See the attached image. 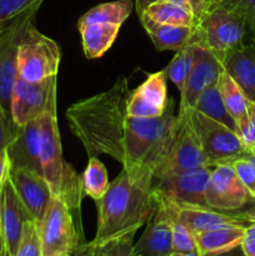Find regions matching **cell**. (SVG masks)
Listing matches in <instances>:
<instances>
[{
    "label": "cell",
    "instance_id": "8d00e7d4",
    "mask_svg": "<svg viewBox=\"0 0 255 256\" xmlns=\"http://www.w3.org/2000/svg\"><path fill=\"white\" fill-rule=\"evenodd\" d=\"M232 168L236 172L238 176L242 182V184L246 186V189L252 192V196L255 198V166L249 158H242L232 162Z\"/></svg>",
    "mask_w": 255,
    "mask_h": 256
},
{
    "label": "cell",
    "instance_id": "f6af8a7d",
    "mask_svg": "<svg viewBox=\"0 0 255 256\" xmlns=\"http://www.w3.org/2000/svg\"><path fill=\"white\" fill-rule=\"evenodd\" d=\"M0 256H12L10 252L8 250L6 245H5L4 240H2V242H0Z\"/></svg>",
    "mask_w": 255,
    "mask_h": 256
},
{
    "label": "cell",
    "instance_id": "74e56055",
    "mask_svg": "<svg viewBox=\"0 0 255 256\" xmlns=\"http://www.w3.org/2000/svg\"><path fill=\"white\" fill-rule=\"evenodd\" d=\"M18 125L12 122V118L0 105V150H5L12 142L16 132Z\"/></svg>",
    "mask_w": 255,
    "mask_h": 256
},
{
    "label": "cell",
    "instance_id": "5b68a950",
    "mask_svg": "<svg viewBox=\"0 0 255 256\" xmlns=\"http://www.w3.org/2000/svg\"><path fill=\"white\" fill-rule=\"evenodd\" d=\"M248 29L242 18L222 8L208 12L195 26L192 42L209 50L222 60L245 44Z\"/></svg>",
    "mask_w": 255,
    "mask_h": 256
},
{
    "label": "cell",
    "instance_id": "d590c367",
    "mask_svg": "<svg viewBox=\"0 0 255 256\" xmlns=\"http://www.w3.org/2000/svg\"><path fill=\"white\" fill-rule=\"evenodd\" d=\"M238 135L248 150L255 149V102H249L246 118L238 125Z\"/></svg>",
    "mask_w": 255,
    "mask_h": 256
},
{
    "label": "cell",
    "instance_id": "7bdbcfd3",
    "mask_svg": "<svg viewBox=\"0 0 255 256\" xmlns=\"http://www.w3.org/2000/svg\"><path fill=\"white\" fill-rule=\"evenodd\" d=\"M76 254H84L86 256H108L105 252H88V250H85L84 248H80L79 250H78ZM75 254V255H76Z\"/></svg>",
    "mask_w": 255,
    "mask_h": 256
},
{
    "label": "cell",
    "instance_id": "7a4b0ae2",
    "mask_svg": "<svg viewBox=\"0 0 255 256\" xmlns=\"http://www.w3.org/2000/svg\"><path fill=\"white\" fill-rule=\"evenodd\" d=\"M152 176H130L126 170L109 184L104 196L98 200V226L94 239L85 246L96 249L130 232H138L156 209V196L152 190Z\"/></svg>",
    "mask_w": 255,
    "mask_h": 256
},
{
    "label": "cell",
    "instance_id": "681fc988",
    "mask_svg": "<svg viewBox=\"0 0 255 256\" xmlns=\"http://www.w3.org/2000/svg\"><path fill=\"white\" fill-rule=\"evenodd\" d=\"M0 242H2V232H0Z\"/></svg>",
    "mask_w": 255,
    "mask_h": 256
},
{
    "label": "cell",
    "instance_id": "ab89813d",
    "mask_svg": "<svg viewBox=\"0 0 255 256\" xmlns=\"http://www.w3.org/2000/svg\"><path fill=\"white\" fill-rule=\"evenodd\" d=\"M240 248L245 256H255V224L250 225L245 229Z\"/></svg>",
    "mask_w": 255,
    "mask_h": 256
},
{
    "label": "cell",
    "instance_id": "6da1fadb",
    "mask_svg": "<svg viewBox=\"0 0 255 256\" xmlns=\"http://www.w3.org/2000/svg\"><path fill=\"white\" fill-rule=\"evenodd\" d=\"M125 76H119L109 90L72 104L65 112L72 134L89 158L109 155L124 164V135L129 94Z\"/></svg>",
    "mask_w": 255,
    "mask_h": 256
},
{
    "label": "cell",
    "instance_id": "4316f807",
    "mask_svg": "<svg viewBox=\"0 0 255 256\" xmlns=\"http://www.w3.org/2000/svg\"><path fill=\"white\" fill-rule=\"evenodd\" d=\"M195 110L200 112L202 114L206 115L210 119L225 125L229 129L238 132V125L234 118L230 115L228 109L225 108L224 102H222V94L216 85L208 88L204 92L198 99Z\"/></svg>",
    "mask_w": 255,
    "mask_h": 256
},
{
    "label": "cell",
    "instance_id": "277c9868",
    "mask_svg": "<svg viewBox=\"0 0 255 256\" xmlns=\"http://www.w3.org/2000/svg\"><path fill=\"white\" fill-rule=\"evenodd\" d=\"M56 102L58 84L52 88L46 109L40 118V160L42 174L49 184L52 196L62 200L72 210V215L82 220V202L84 198L82 176L62 158Z\"/></svg>",
    "mask_w": 255,
    "mask_h": 256
},
{
    "label": "cell",
    "instance_id": "d6986e66",
    "mask_svg": "<svg viewBox=\"0 0 255 256\" xmlns=\"http://www.w3.org/2000/svg\"><path fill=\"white\" fill-rule=\"evenodd\" d=\"M9 179L32 219L42 222L52 198L44 175L29 169H10Z\"/></svg>",
    "mask_w": 255,
    "mask_h": 256
},
{
    "label": "cell",
    "instance_id": "cb8c5ba5",
    "mask_svg": "<svg viewBox=\"0 0 255 256\" xmlns=\"http://www.w3.org/2000/svg\"><path fill=\"white\" fill-rule=\"evenodd\" d=\"M122 25L96 22L78 28L82 35V50L88 59L102 56L114 44Z\"/></svg>",
    "mask_w": 255,
    "mask_h": 256
},
{
    "label": "cell",
    "instance_id": "9c48e42d",
    "mask_svg": "<svg viewBox=\"0 0 255 256\" xmlns=\"http://www.w3.org/2000/svg\"><path fill=\"white\" fill-rule=\"evenodd\" d=\"M39 8H32L0 26V105L12 116V96L18 79V52L28 25Z\"/></svg>",
    "mask_w": 255,
    "mask_h": 256
},
{
    "label": "cell",
    "instance_id": "ba28073f",
    "mask_svg": "<svg viewBox=\"0 0 255 256\" xmlns=\"http://www.w3.org/2000/svg\"><path fill=\"white\" fill-rule=\"evenodd\" d=\"M189 122L210 165L232 164L249 155L250 150L245 148L234 130L195 109L190 110Z\"/></svg>",
    "mask_w": 255,
    "mask_h": 256
},
{
    "label": "cell",
    "instance_id": "ac0fdd59",
    "mask_svg": "<svg viewBox=\"0 0 255 256\" xmlns=\"http://www.w3.org/2000/svg\"><path fill=\"white\" fill-rule=\"evenodd\" d=\"M29 220L34 219L8 178L0 189V232L12 256L16 252L22 240V228Z\"/></svg>",
    "mask_w": 255,
    "mask_h": 256
},
{
    "label": "cell",
    "instance_id": "e575fe53",
    "mask_svg": "<svg viewBox=\"0 0 255 256\" xmlns=\"http://www.w3.org/2000/svg\"><path fill=\"white\" fill-rule=\"evenodd\" d=\"M42 2L44 0H0V26L32 8H40Z\"/></svg>",
    "mask_w": 255,
    "mask_h": 256
},
{
    "label": "cell",
    "instance_id": "bcb514c9",
    "mask_svg": "<svg viewBox=\"0 0 255 256\" xmlns=\"http://www.w3.org/2000/svg\"><path fill=\"white\" fill-rule=\"evenodd\" d=\"M169 256H200L198 252H172Z\"/></svg>",
    "mask_w": 255,
    "mask_h": 256
},
{
    "label": "cell",
    "instance_id": "8992f818",
    "mask_svg": "<svg viewBox=\"0 0 255 256\" xmlns=\"http://www.w3.org/2000/svg\"><path fill=\"white\" fill-rule=\"evenodd\" d=\"M42 256L55 254L75 255L85 244L82 226L72 210L58 198H52L42 222H38Z\"/></svg>",
    "mask_w": 255,
    "mask_h": 256
},
{
    "label": "cell",
    "instance_id": "b9f144b4",
    "mask_svg": "<svg viewBox=\"0 0 255 256\" xmlns=\"http://www.w3.org/2000/svg\"><path fill=\"white\" fill-rule=\"evenodd\" d=\"M215 256H245V254L242 252V248L238 246V248H235V249L230 250V252H224V254H220V255H215Z\"/></svg>",
    "mask_w": 255,
    "mask_h": 256
},
{
    "label": "cell",
    "instance_id": "e0dca14e",
    "mask_svg": "<svg viewBox=\"0 0 255 256\" xmlns=\"http://www.w3.org/2000/svg\"><path fill=\"white\" fill-rule=\"evenodd\" d=\"M155 194V192H154ZM156 209L134 245V256H169L172 252V218L156 194Z\"/></svg>",
    "mask_w": 255,
    "mask_h": 256
},
{
    "label": "cell",
    "instance_id": "60d3db41",
    "mask_svg": "<svg viewBox=\"0 0 255 256\" xmlns=\"http://www.w3.org/2000/svg\"><path fill=\"white\" fill-rule=\"evenodd\" d=\"M10 162L8 159L6 150H0V189L2 188L4 182L9 178Z\"/></svg>",
    "mask_w": 255,
    "mask_h": 256
},
{
    "label": "cell",
    "instance_id": "7dc6e473",
    "mask_svg": "<svg viewBox=\"0 0 255 256\" xmlns=\"http://www.w3.org/2000/svg\"><path fill=\"white\" fill-rule=\"evenodd\" d=\"M52 256H74V255H68V254H55V255H52Z\"/></svg>",
    "mask_w": 255,
    "mask_h": 256
},
{
    "label": "cell",
    "instance_id": "d4e9b609",
    "mask_svg": "<svg viewBox=\"0 0 255 256\" xmlns=\"http://www.w3.org/2000/svg\"><path fill=\"white\" fill-rule=\"evenodd\" d=\"M140 12H144L150 19L160 22V24L192 28L196 26L198 24L195 15L188 8L179 4V2H172V0H156V2H152Z\"/></svg>",
    "mask_w": 255,
    "mask_h": 256
},
{
    "label": "cell",
    "instance_id": "484cf974",
    "mask_svg": "<svg viewBox=\"0 0 255 256\" xmlns=\"http://www.w3.org/2000/svg\"><path fill=\"white\" fill-rule=\"evenodd\" d=\"M132 0H118V2H102L96 5L89 12H85L78 22V28L96 22H108V24L122 25L132 12Z\"/></svg>",
    "mask_w": 255,
    "mask_h": 256
},
{
    "label": "cell",
    "instance_id": "83f0119b",
    "mask_svg": "<svg viewBox=\"0 0 255 256\" xmlns=\"http://www.w3.org/2000/svg\"><path fill=\"white\" fill-rule=\"evenodd\" d=\"M218 88L220 90L225 108L230 112V115L234 118L236 125H239L246 118L249 100L245 96L242 90L238 86L236 82L225 72H222V75H220Z\"/></svg>",
    "mask_w": 255,
    "mask_h": 256
},
{
    "label": "cell",
    "instance_id": "30bf717a",
    "mask_svg": "<svg viewBox=\"0 0 255 256\" xmlns=\"http://www.w3.org/2000/svg\"><path fill=\"white\" fill-rule=\"evenodd\" d=\"M212 170V165H206L166 176L152 178V190L176 204L208 208L206 190Z\"/></svg>",
    "mask_w": 255,
    "mask_h": 256
},
{
    "label": "cell",
    "instance_id": "5bb4252c",
    "mask_svg": "<svg viewBox=\"0 0 255 256\" xmlns=\"http://www.w3.org/2000/svg\"><path fill=\"white\" fill-rule=\"evenodd\" d=\"M189 112L186 114L179 135L169 154L160 162L152 172V178H162L186 170L210 165L202 149L199 139L189 122Z\"/></svg>",
    "mask_w": 255,
    "mask_h": 256
},
{
    "label": "cell",
    "instance_id": "f35d334b",
    "mask_svg": "<svg viewBox=\"0 0 255 256\" xmlns=\"http://www.w3.org/2000/svg\"><path fill=\"white\" fill-rule=\"evenodd\" d=\"M172 2H179L188 8L195 15L198 22H199V20L212 9L214 0H172Z\"/></svg>",
    "mask_w": 255,
    "mask_h": 256
},
{
    "label": "cell",
    "instance_id": "603a6c76",
    "mask_svg": "<svg viewBox=\"0 0 255 256\" xmlns=\"http://www.w3.org/2000/svg\"><path fill=\"white\" fill-rule=\"evenodd\" d=\"M246 228L222 226L204 230L194 234L198 254L200 256H215L230 252L240 246Z\"/></svg>",
    "mask_w": 255,
    "mask_h": 256
},
{
    "label": "cell",
    "instance_id": "836d02e7",
    "mask_svg": "<svg viewBox=\"0 0 255 256\" xmlns=\"http://www.w3.org/2000/svg\"><path fill=\"white\" fill-rule=\"evenodd\" d=\"M162 199V198H160ZM164 202V200H162ZM169 209V208H168ZM170 212V210H169ZM172 214V212H170ZM172 218V252H198L195 236L182 222Z\"/></svg>",
    "mask_w": 255,
    "mask_h": 256
},
{
    "label": "cell",
    "instance_id": "4dcf8cb0",
    "mask_svg": "<svg viewBox=\"0 0 255 256\" xmlns=\"http://www.w3.org/2000/svg\"><path fill=\"white\" fill-rule=\"evenodd\" d=\"M214 8H222L242 18L246 25L248 36L255 45V0H214L212 9Z\"/></svg>",
    "mask_w": 255,
    "mask_h": 256
},
{
    "label": "cell",
    "instance_id": "7c38bea8",
    "mask_svg": "<svg viewBox=\"0 0 255 256\" xmlns=\"http://www.w3.org/2000/svg\"><path fill=\"white\" fill-rule=\"evenodd\" d=\"M158 196L164 200L172 216L182 222L192 234L204 232V230L215 229V228H248L255 224V205L246 210H242V212H219V210L209 209V208L176 204V202H170L160 195Z\"/></svg>",
    "mask_w": 255,
    "mask_h": 256
},
{
    "label": "cell",
    "instance_id": "4fadbf2b",
    "mask_svg": "<svg viewBox=\"0 0 255 256\" xmlns=\"http://www.w3.org/2000/svg\"><path fill=\"white\" fill-rule=\"evenodd\" d=\"M192 64L184 92L180 94L179 112L185 114L195 109L198 99L208 88L216 85L224 72L220 60L205 48L192 42Z\"/></svg>",
    "mask_w": 255,
    "mask_h": 256
},
{
    "label": "cell",
    "instance_id": "9a60e30c",
    "mask_svg": "<svg viewBox=\"0 0 255 256\" xmlns=\"http://www.w3.org/2000/svg\"><path fill=\"white\" fill-rule=\"evenodd\" d=\"M56 84L58 75L40 82H26L18 78L12 96V122L22 126L32 120L40 119L46 109L50 92Z\"/></svg>",
    "mask_w": 255,
    "mask_h": 256
},
{
    "label": "cell",
    "instance_id": "ee69618b",
    "mask_svg": "<svg viewBox=\"0 0 255 256\" xmlns=\"http://www.w3.org/2000/svg\"><path fill=\"white\" fill-rule=\"evenodd\" d=\"M156 2V0H136V10L138 12H142V10L145 9V8L148 6V5L150 4V2Z\"/></svg>",
    "mask_w": 255,
    "mask_h": 256
},
{
    "label": "cell",
    "instance_id": "52a82bcc",
    "mask_svg": "<svg viewBox=\"0 0 255 256\" xmlns=\"http://www.w3.org/2000/svg\"><path fill=\"white\" fill-rule=\"evenodd\" d=\"M62 52L56 42L42 34L32 20L25 29L18 52V78L26 82H40L56 76Z\"/></svg>",
    "mask_w": 255,
    "mask_h": 256
},
{
    "label": "cell",
    "instance_id": "2e32d148",
    "mask_svg": "<svg viewBox=\"0 0 255 256\" xmlns=\"http://www.w3.org/2000/svg\"><path fill=\"white\" fill-rule=\"evenodd\" d=\"M166 72L165 70L148 75L142 84L129 92L125 104L126 116L152 119L166 112L170 104L168 99Z\"/></svg>",
    "mask_w": 255,
    "mask_h": 256
},
{
    "label": "cell",
    "instance_id": "d6a6232c",
    "mask_svg": "<svg viewBox=\"0 0 255 256\" xmlns=\"http://www.w3.org/2000/svg\"><path fill=\"white\" fill-rule=\"evenodd\" d=\"M136 232H130L128 234L122 235V236L112 239L104 244L102 246L96 248V249H89L85 246V242L82 245L88 252H105L108 256H134V236Z\"/></svg>",
    "mask_w": 255,
    "mask_h": 256
},
{
    "label": "cell",
    "instance_id": "f907efd6",
    "mask_svg": "<svg viewBox=\"0 0 255 256\" xmlns=\"http://www.w3.org/2000/svg\"><path fill=\"white\" fill-rule=\"evenodd\" d=\"M252 154L255 155V149H254V150H252Z\"/></svg>",
    "mask_w": 255,
    "mask_h": 256
},
{
    "label": "cell",
    "instance_id": "ffe728a7",
    "mask_svg": "<svg viewBox=\"0 0 255 256\" xmlns=\"http://www.w3.org/2000/svg\"><path fill=\"white\" fill-rule=\"evenodd\" d=\"M5 150L10 169H29L42 174L40 160V119L18 126L14 139Z\"/></svg>",
    "mask_w": 255,
    "mask_h": 256
},
{
    "label": "cell",
    "instance_id": "f1b7e54d",
    "mask_svg": "<svg viewBox=\"0 0 255 256\" xmlns=\"http://www.w3.org/2000/svg\"><path fill=\"white\" fill-rule=\"evenodd\" d=\"M82 182L84 195L92 198L94 202L102 199L108 192L110 182L108 179L106 168L98 156H92L89 159L82 175Z\"/></svg>",
    "mask_w": 255,
    "mask_h": 256
},
{
    "label": "cell",
    "instance_id": "f546056e",
    "mask_svg": "<svg viewBox=\"0 0 255 256\" xmlns=\"http://www.w3.org/2000/svg\"><path fill=\"white\" fill-rule=\"evenodd\" d=\"M192 42H189L186 46L175 52V55L172 59V62H170L169 64H168V66L164 69L165 72H166V76L174 82V85L178 88L180 94H182L185 89V85H186L190 70H192Z\"/></svg>",
    "mask_w": 255,
    "mask_h": 256
},
{
    "label": "cell",
    "instance_id": "44dd1931",
    "mask_svg": "<svg viewBox=\"0 0 255 256\" xmlns=\"http://www.w3.org/2000/svg\"><path fill=\"white\" fill-rule=\"evenodd\" d=\"M224 72L242 90L249 102H255V45L244 44L222 60Z\"/></svg>",
    "mask_w": 255,
    "mask_h": 256
},
{
    "label": "cell",
    "instance_id": "8fae6325",
    "mask_svg": "<svg viewBox=\"0 0 255 256\" xmlns=\"http://www.w3.org/2000/svg\"><path fill=\"white\" fill-rule=\"evenodd\" d=\"M209 209L242 212L255 205V198L246 189L232 164L212 165L206 190Z\"/></svg>",
    "mask_w": 255,
    "mask_h": 256
},
{
    "label": "cell",
    "instance_id": "c3c4849f",
    "mask_svg": "<svg viewBox=\"0 0 255 256\" xmlns=\"http://www.w3.org/2000/svg\"><path fill=\"white\" fill-rule=\"evenodd\" d=\"M74 256H85V255H82V254H78V255H74Z\"/></svg>",
    "mask_w": 255,
    "mask_h": 256
},
{
    "label": "cell",
    "instance_id": "7402d4cb",
    "mask_svg": "<svg viewBox=\"0 0 255 256\" xmlns=\"http://www.w3.org/2000/svg\"><path fill=\"white\" fill-rule=\"evenodd\" d=\"M138 15L142 28L159 52H165V50L178 52L192 42L195 28L160 24L150 19L144 12H139Z\"/></svg>",
    "mask_w": 255,
    "mask_h": 256
},
{
    "label": "cell",
    "instance_id": "3957f363",
    "mask_svg": "<svg viewBox=\"0 0 255 256\" xmlns=\"http://www.w3.org/2000/svg\"><path fill=\"white\" fill-rule=\"evenodd\" d=\"M185 114L174 115L172 102L159 118L126 116L124 135V164L130 176L152 172L166 158L182 126Z\"/></svg>",
    "mask_w": 255,
    "mask_h": 256
},
{
    "label": "cell",
    "instance_id": "1f68e13d",
    "mask_svg": "<svg viewBox=\"0 0 255 256\" xmlns=\"http://www.w3.org/2000/svg\"><path fill=\"white\" fill-rule=\"evenodd\" d=\"M14 256H42L39 226L35 220H29L24 224L22 240Z\"/></svg>",
    "mask_w": 255,
    "mask_h": 256
}]
</instances>
